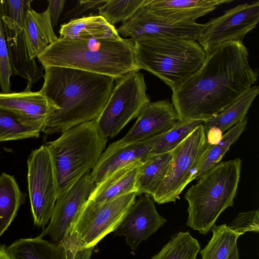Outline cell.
I'll return each instance as SVG.
<instances>
[{
    "mask_svg": "<svg viewBox=\"0 0 259 259\" xmlns=\"http://www.w3.org/2000/svg\"><path fill=\"white\" fill-rule=\"evenodd\" d=\"M66 2L65 0L47 1L48 3L47 9L49 11L53 26L57 25L59 19L63 11Z\"/></svg>",
    "mask_w": 259,
    "mask_h": 259,
    "instance_id": "obj_37",
    "label": "cell"
},
{
    "mask_svg": "<svg viewBox=\"0 0 259 259\" xmlns=\"http://www.w3.org/2000/svg\"><path fill=\"white\" fill-rule=\"evenodd\" d=\"M116 80L105 106L95 120L99 134L107 139L117 135L150 102L143 73L132 72Z\"/></svg>",
    "mask_w": 259,
    "mask_h": 259,
    "instance_id": "obj_8",
    "label": "cell"
},
{
    "mask_svg": "<svg viewBox=\"0 0 259 259\" xmlns=\"http://www.w3.org/2000/svg\"><path fill=\"white\" fill-rule=\"evenodd\" d=\"M32 0H1L2 16L23 27L28 9Z\"/></svg>",
    "mask_w": 259,
    "mask_h": 259,
    "instance_id": "obj_34",
    "label": "cell"
},
{
    "mask_svg": "<svg viewBox=\"0 0 259 259\" xmlns=\"http://www.w3.org/2000/svg\"><path fill=\"white\" fill-rule=\"evenodd\" d=\"M223 133L218 127H211L206 133L207 143L211 145L218 144L223 137Z\"/></svg>",
    "mask_w": 259,
    "mask_h": 259,
    "instance_id": "obj_38",
    "label": "cell"
},
{
    "mask_svg": "<svg viewBox=\"0 0 259 259\" xmlns=\"http://www.w3.org/2000/svg\"><path fill=\"white\" fill-rule=\"evenodd\" d=\"M167 220L157 212L152 197L144 194L137 200L114 231V235L123 236L132 252L162 227Z\"/></svg>",
    "mask_w": 259,
    "mask_h": 259,
    "instance_id": "obj_14",
    "label": "cell"
},
{
    "mask_svg": "<svg viewBox=\"0 0 259 259\" xmlns=\"http://www.w3.org/2000/svg\"><path fill=\"white\" fill-rule=\"evenodd\" d=\"M43 127L0 107V142L38 138Z\"/></svg>",
    "mask_w": 259,
    "mask_h": 259,
    "instance_id": "obj_27",
    "label": "cell"
},
{
    "mask_svg": "<svg viewBox=\"0 0 259 259\" xmlns=\"http://www.w3.org/2000/svg\"><path fill=\"white\" fill-rule=\"evenodd\" d=\"M259 21V1L238 5L206 23L197 40L206 52L228 42H242Z\"/></svg>",
    "mask_w": 259,
    "mask_h": 259,
    "instance_id": "obj_11",
    "label": "cell"
},
{
    "mask_svg": "<svg viewBox=\"0 0 259 259\" xmlns=\"http://www.w3.org/2000/svg\"><path fill=\"white\" fill-rule=\"evenodd\" d=\"M37 58L44 68H71L110 76L117 80L139 71L130 38L72 39L62 37Z\"/></svg>",
    "mask_w": 259,
    "mask_h": 259,
    "instance_id": "obj_3",
    "label": "cell"
},
{
    "mask_svg": "<svg viewBox=\"0 0 259 259\" xmlns=\"http://www.w3.org/2000/svg\"><path fill=\"white\" fill-rule=\"evenodd\" d=\"M93 248L78 250L75 254L73 259H91Z\"/></svg>",
    "mask_w": 259,
    "mask_h": 259,
    "instance_id": "obj_39",
    "label": "cell"
},
{
    "mask_svg": "<svg viewBox=\"0 0 259 259\" xmlns=\"http://www.w3.org/2000/svg\"><path fill=\"white\" fill-rule=\"evenodd\" d=\"M95 185L88 172L58 197L50 220L40 235L49 237L51 242L60 243Z\"/></svg>",
    "mask_w": 259,
    "mask_h": 259,
    "instance_id": "obj_13",
    "label": "cell"
},
{
    "mask_svg": "<svg viewBox=\"0 0 259 259\" xmlns=\"http://www.w3.org/2000/svg\"><path fill=\"white\" fill-rule=\"evenodd\" d=\"M107 141L99 134L94 120L66 131L45 144L54 168L58 197L94 168Z\"/></svg>",
    "mask_w": 259,
    "mask_h": 259,
    "instance_id": "obj_6",
    "label": "cell"
},
{
    "mask_svg": "<svg viewBox=\"0 0 259 259\" xmlns=\"http://www.w3.org/2000/svg\"><path fill=\"white\" fill-rule=\"evenodd\" d=\"M259 93V87L252 85L248 91L222 112L204 121L205 134L212 127L220 128L223 133L241 121Z\"/></svg>",
    "mask_w": 259,
    "mask_h": 259,
    "instance_id": "obj_26",
    "label": "cell"
},
{
    "mask_svg": "<svg viewBox=\"0 0 259 259\" xmlns=\"http://www.w3.org/2000/svg\"><path fill=\"white\" fill-rule=\"evenodd\" d=\"M59 33L60 37L80 40L121 37L114 26L99 15L71 19L61 25Z\"/></svg>",
    "mask_w": 259,
    "mask_h": 259,
    "instance_id": "obj_22",
    "label": "cell"
},
{
    "mask_svg": "<svg viewBox=\"0 0 259 259\" xmlns=\"http://www.w3.org/2000/svg\"><path fill=\"white\" fill-rule=\"evenodd\" d=\"M44 69L39 91L54 107L42 130L45 135L62 134L98 117L113 88L114 78L71 68Z\"/></svg>",
    "mask_w": 259,
    "mask_h": 259,
    "instance_id": "obj_2",
    "label": "cell"
},
{
    "mask_svg": "<svg viewBox=\"0 0 259 259\" xmlns=\"http://www.w3.org/2000/svg\"><path fill=\"white\" fill-rule=\"evenodd\" d=\"M145 0H107L98 8L99 15L114 26L119 22H125L143 6Z\"/></svg>",
    "mask_w": 259,
    "mask_h": 259,
    "instance_id": "obj_32",
    "label": "cell"
},
{
    "mask_svg": "<svg viewBox=\"0 0 259 259\" xmlns=\"http://www.w3.org/2000/svg\"><path fill=\"white\" fill-rule=\"evenodd\" d=\"M141 163H131L112 173L95 185L88 199L95 203H102L136 193V181Z\"/></svg>",
    "mask_w": 259,
    "mask_h": 259,
    "instance_id": "obj_21",
    "label": "cell"
},
{
    "mask_svg": "<svg viewBox=\"0 0 259 259\" xmlns=\"http://www.w3.org/2000/svg\"><path fill=\"white\" fill-rule=\"evenodd\" d=\"M153 148L150 138L123 144L118 140L111 144L103 152L91 173L97 184L117 169L136 162H143L150 155Z\"/></svg>",
    "mask_w": 259,
    "mask_h": 259,
    "instance_id": "obj_16",
    "label": "cell"
},
{
    "mask_svg": "<svg viewBox=\"0 0 259 259\" xmlns=\"http://www.w3.org/2000/svg\"><path fill=\"white\" fill-rule=\"evenodd\" d=\"M5 245L0 244V259H13L7 251Z\"/></svg>",
    "mask_w": 259,
    "mask_h": 259,
    "instance_id": "obj_40",
    "label": "cell"
},
{
    "mask_svg": "<svg viewBox=\"0 0 259 259\" xmlns=\"http://www.w3.org/2000/svg\"><path fill=\"white\" fill-rule=\"evenodd\" d=\"M203 121H177L169 130L150 137L153 148L151 155L172 150Z\"/></svg>",
    "mask_w": 259,
    "mask_h": 259,
    "instance_id": "obj_31",
    "label": "cell"
},
{
    "mask_svg": "<svg viewBox=\"0 0 259 259\" xmlns=\"http://www.w3.org/2000/svg\"><path fill=\"white\" fill-rule=\"evenodd\" d=\"M228 227L240 236L247 232L258 233V210L239 212Z\"/></svg>",
    "mask_w": 259,
    "mask_h": 259,
    "instance_id": "obj_35",
    "label": "cell"
},
{
    "mask_svg": "<svg viewBox=\"0 0 259 259\" xmlns=\"http://www.w3.org/2000/svg\"><path fill=\"white\" fill-rule=\"evenodd\" d=\"M13 259H68L64 246L39 235L21 238L6 247Z\"/></svg>",
    "mask_w": 259,
    "mask_h": 259,
    "instance_id": "obj_24",
    "label": "cell"
},
{
    "mask_svg": "<svg viewBox=\"0 0 259 259\" xmlns=\"http://www.w3.org/2000/svg\"><path fill=\"white\" fill-rule=\"evenodd\" d=\"M239 158L219 163L198 179L185 194L187 226L206 234L221 214L234 204L239 182Z\"/></svg>",
    "mask_w": 259,
    "mask_h": 259,
    "instance_id": "obj_4",
    "label": "cell"
},
{
    "mask_svg": "<svg viewBox=\"0 0 259 259\" xmlns=\"http://www.w3.org/2000/svg\"><path fill=\"white\" fill-rule=\"evenodd\" d=\"M211 229L212 237L200 251L201 259H228L237 245V241L240 235L226 224H214Z\"/></svg>",
    "mask_w": 259,
    "mask_h": 259,
    "instance_id": "obj_29",
    "label": "cell"
},
{
    "mask_svg": "<svg viewBox=\"0 0 259 259\" xmlns=\"http://www.w3.org/2000/svg\"><path fill=\"white\" fill-rule=\"evenodd\" d=\"M172 157L171 150L150 155L139 166L136 181L137 195L152 197L164 180Z\"/></svg>",
    "mask_w": 259,
    "mask_h": 259,
    "instance_id": "obj_23",
    "label": "cell"
},
{
    "mask_svg": "<svg viewBox=\"0 0 259 259\" xmlns=\"http://www.w3.org/2000/svg\"><path fill=\"white\" fill-rule=\"evenodd\" d=\"M206 23L171 22L156 17L143 6L134 16L116 30L119 35L130 37L135 42L156 38H183L197 40Z\"/></svg>",
    "mask_w": 259,
    "mask_h": 259,
    "instance_id": "obj_12",
    "label": "cell"
},
{
    "mask_svg": "<svg viewBox=\"0 0 259 259\" xmlns=\"http://www.w3.org/2000/svg\"><path fill=\"white\" fill-rule=\"evenodd\" d=\"M228 259H239V252L237 245L235 246V248L232 252Z\"/></svg>",
    "mask_w": 259,
    "mask_h": 259,
    "instance_id": "obj_41",
    "label": "cell"
},
{
    "mask_svg": "<svg viewBox=\"0 0 259 259\" xmlns=\"http://www.w3.org/2000/svg\"><path fill=\"white\" fill-rule=\"evenodd\" d=\"M27 185L34 224H48L58 198L52 158L45 145L33 150L27 160Z\"/></svg>",
    "mask_w": 259,
    "mask_h": 259,
    "instance_id": "obj_10",
    "label": "cell"
},
{
    "mask_svg": "<svg viewBox=\"0 0 259 259\" xmlns=\"http://www.w3.org/2000/svg\"><path fill=\"white\" fill-rule=\"evenodd\" d=\"M107 0L102 1H84L80 0L75 7L70 10L67 14V16H76L85 11L94 10L98 8L104 4Z\"/></svg>",
    "mask_w": 259,
    "mask_h": 259,
    "instance_id": "obj_36",
    "label": "cell"
},
{
    "mask_svg": "<svg viewBox=\"0 0 259 259\" xmlns=\"http://www.w3.org/2000/svg\"><path fill=\"white\" fill-rule=\"evenodd\" d=\"M134 42L136 64L176 90L202 66L206 52L197 40L156 38Z\"/></svg>",
    "mask_w": 259,
    "mask_h": 259,
    "instance_id": "obj_5",
    "label": "cell"
},
{
    "mask_svg": "<svg viewBox=\"0 0 259 259\" xmlns=\"http://www.w3.org/2000/svg\"><path fill=\"white\" fill-rule=\"evenodd\" d=\"M179 120L177 111L169 100L149 102L143 108L132 127L118 141L127 144L145 140L167 131Z\"/></svg>",
    "mask_w": 259,
    "mask_h": 259,
    "instance_id": "obj_15",
    "label": "cell"
},
{
    "mask_svg": "<svg viewBox=\"0 0 259 259\" xmlns=\"http://www.w3.org/2000/svg\"><path fill=\"white\" fill-rule=\"evenodd\" d=\"M0 6V87L3 93H10V78L13 75L4 30Z\"/></svg>",
    "mask_w": 259,
    "mask_h": 259,
    "instance_id": "obj_33",
    "label": "cell"
},
{
    "mask_svg": "<svg viewBox=\"0 0 259 259\" xmlns=\"http://www.w3.org/2000/svg\"><path fill=\"white\" fill-rule=\"evenodd\" d=\"M200 246L198 240L189 232L180 231L151 259H196Z\"/></svg>",
    "mask_w": 259,
    "mask_h": 259,
    "instance_id": "obj_30",
    "label": "cell"
},
{
    "mask_svg": "<svg viewBox=\"0 0 259 259\" xmlns=\"http://www.w3.org/2000/svg\"><path fill=\"white\" fill-rule=\"evenodd\" d=\"M0 107L44 126L54 110L52 104L39 91L1 93Z\"/></svg>",
    "mask_w": 259,
    "mask_h": 259,
    "instance_id": "obj_19",
    "label": "cell"
},
{
    "mask_svg": "<svg viewBox=\"0 0 259 259\" xmlns=\"http://www.w3.org/2000/svg\"><path fill=\"white\" fill-rule=\"evenodd\" d=\"M233 0H145L143 7L157 17L171 22H196L220 6Z\"/></svg>",
    "mask_w": 259,
    "mask_h": 259,
    "instance_id": "obj_18",
    "label": "cell"
},
{
    "mask_svg": "<svg viewBox=\"0 0 259 259\" xmlns=\"http://www.w3.org/2000/svg\"><path fill=\"white\" fill-rule=\"evenodd\" d=\"M247 124V117L245 116L241 121L229 129L223 135L221 140L218 144L214 145L208 144L197 169L195 179H198L220 162L231 146L237 141L246 130Z\"/></svg>",
    "mask_w": 259,
    "mask_h": 259,
    "instance_id": "obj_28",
    "label": "cell"
},
{
    "mask_svg": "<svg viewBox=\"0 0 259 259\" xmlns=\"http://www.w3.org/2000/svg\"><path fill=\"white\" fill-rule=\"evenodd\" d=\"M208 144L203 123L198 125L172 150V160L168 171L152 197L161 204L175 202L191 181Z\"/></svg>",
    "mask_w": 259,
    "mask_h": 259,
    "instance_id": "obj_9",
    "label": "cell"
},
{
    "mask_svg": "<svg viewBox=\"0 0 259 259\" xmlns=\"http://www.w3.org/2000/svg\"><path fill=\"white\" fill-rule=\"evenodd\" d=\"M258 76L243 42H228L211 48L200 68L172 91L179 121L211 118L248 91Z\"/></svg>",
    "mask_w": 259,
    "mask_h": 259,
    "instance_id": "obj_1",
    "label": "cell"
},
{
    "mask_svg": "<svg viewBox=\"0 0 259 259\" xmlns=\"http://www.w3.org/2000/svg\"><path fill=\"white\" fill-rule=\"evenodd\" d=\"M26 194L20 189L13 176L0 175V237L9 228L25 201Z\"/></svg>",
    "mask_w": 259,
    "mask_h": 259,
    "instance_id": "obj_25",
    "label": "cell"
},
{
    "mask_svg": "<svg viewBox=\"0 0 259 259\" xmlns=\"http://www.w3.org/2000/svg\"><path fill=\"white\" fill-rule=\"evenodd\" d=\"M2 18L13 75L26 79L24 91H31L33 84L44 76V73L35 60L30 58L23 26L2 16Z\"/></svg>",
    "mask_w": 259,
    "mask_h": 259,
    "instance_id": "obj_17",
    "label": "cell"
},
{
    "mask_svg": "<svg viewBox=\"0 0 259 259\" xmlns=\"http://www.w3.org/2000/svg\"><path fill=\"white\" fill-rule=\"evenodd\" d=\"M135 192L114 199L95 203L88 199L60 244L68 259L79 250L94 248L103 238L114 232L134 203Z\"/></svg>",
    "mask_w": 259,
    "mask_h": 259,
    "instance_id": "obj_7",
    "label": "cell"
},
{
    "mask_svg": "<svg viewBox=\"0 0 259 259\" xmlns=\"http://www.w3.org/2000/svg\"><path fill=\"white\" fill-rule=\"evenodd\" d=\"M23 30L31 60H35L58 38L53 30L48 9L38 13L30 7L25 16Z\"/></svg>",
    "mask_w": 259,
    "mask_h": 259,
    "instance_id": "obj_20",
    "label": "cell"
}]
</instances>
